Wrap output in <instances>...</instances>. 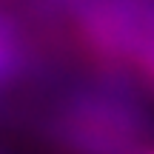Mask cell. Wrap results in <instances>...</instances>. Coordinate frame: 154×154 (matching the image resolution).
<instances>
[{
    "instance_id": "cell-1",
    "label": "cell",
    "mask_w": 154,
    "mask_h": 154,
    "mask_svg": "<svg viewBox=\"0 0 154 154\" xmlns=\"http://www.w3.org/2000/svg\"><path fill=\"white\" fill-rule=\"evenodd\" d=\"M146 69L151 72V77H154V49L149 51V57H146Z\"/></svg>"
},
{
    "instance_id": "cell-2",
    "label": "cell",
    "mask_w": 154,
    "mask_h": 154,
    "mask_svg": "<svg viewBox=\"0 0 154 154\" xmlns=\"http://www.w3.org/2000/svg\"><path fill=\"white\" fill-rule=\"evenodd\" d=\"M0 154H3V151H0Z\"/></svg>"
},
{
    "instance_id": "cell-3",
    "label": "cell",
    "mask_w": 154,
    "mask_h": 154,
    "mask_svg": "<svg viewBox=\"0 0 154 154\" xmlns=\"http://www.w3.org/2000/svg\"><path fill=\"white\" fill-rule=\"evenodd\" d=\"M151 154H154V151H151Z\"/></svg>"
}]
</instances>
